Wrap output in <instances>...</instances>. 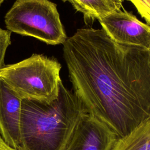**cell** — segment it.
Here are the masks:
<instances>
[{
  "mask_svg": "<svg viewBox=\"0 0 150 150\" xmlns=\"http://www.w3.org/2000/svg\"><path fill=\"white\" fill-rule=\"evenodd\" d=\"M22 100L0 80V135L11 146L21 145Z\"/></svg>",
  "mask_w": 150,
  "mask_h": 150,
  "instance_id": "6",
  "label": "cell"
},
{
  "mask_svg": "<svg viewBox=\"0 0 150 150\" xmlns=\"http://www.w3.org/2000/svg\"><path fill=\"white\" fill-rule=\"evenodd\" d=\"M117 139L105 125L88 114L64 150H111Z\"/></svg>",
  "mask_w": 150,
  "mask_h": 150,
  "instance_id": "7",
  "label": "cell"
},
{
  "mask_svg": "<svg viewBox=\"0 0 150 150\" xmlns=\"http://www.w3.org/2000/svg\"><path fill=\"white\" fill-rule=\"evenodd\" d=\"M11 34L10 31L0 28V70L4 66L5 53L8 46L11 43Z\"/></svg>",
  "mask_w": 150,
  "mask_h": 150,
  "instance_id": "10",
  "label": "cell"
},
{
  "mask_svg": "<svg viewBox=\"0 0 150 150\" xmlns=\"http://www.w3.org/2000/svg\"><path fill=\"white\" fill-rule=\"evenodd\" d=\"M8 30L33 37L48 45L67 39L56 4L49 0H16L5 16Z\"/></svg>",
  "mask_w": 150,
  "mask_h": 150,
  "instance_id": "4",
  "label": "cell"
},
{
  "mask_svg": "<svg viewBox=\"0 0 150 150\" xmlns=\"http://www.w3.org/2000/svg\"><path fill=\"white\" fill-rule=\"evenodd\" d=\"M68 1L83 15L85 22L100 21L110 13L121 9L122 5L112 0H62Z\"/></svg>",
  "mask_w": 150,
  "mask_h": 150,
  "instance_id": "8",
  "label": "cell"
},
{
  "mask_svg": "<svg viewBox=\"0 0 150 150\" xmlns=\"http://www.w3.org/2000/svg\"><path fill=\"white\" fill-rule=\"evenodd\" d=\"M61 68L56 59L33 54L19 62L4 65L0 80L22 100L50 103L59 96Z\"/></svg>",
  "mask_w": 150,
  "mask_h": 150,
  "instance_id": "3",
  "label": "cell"
},
{
  "mask_svg": "<svg viewBox=\"0 0 150 150\" xmlns=\"http://www.w3.org/2000/svg\"><path fill=\"white\" fill-rule=\"evenodd\" d=\"M5 0H0V5L2 4V2L4 1Z\"/></svg>",
  "mask_w": 150,
  "mask_h": 150,
  "instance_id": "14",
  "label": "cell"
},
{
  "mask_svg": "<svg viewBox=\"0 0 150 150\" xmlns=\"http://www.w3.org/2000/svg\"><path fill=\"white\" fill-rule=\"evenodd\" d=\"M73 93L118 138L150 117V56L102 29H79L63 44Z\"/></svg>",
  "mask_w": 150,
  "mask_h": 150,
  "instance_id": "1",
  "label": "cell"
},
{
  "mask_svg": "<svg viewBox=\"0 0 150 150\" xmlns=\"http://www.w3.org/2000/svg\"><path fill=\"white\" fill-rule=\"evenodd\" d=\"M111 150H150V117L125 136L118 138Z\"/></svg>",
  "mask_w": 150,
  "mask_h": 150,
  "instance_id": "9",
  "label": "cell"
},
{
  "mask_svg": "<svg viewBox=\"0 0 150 150\" xmlns=\"http://www.w3.org/2000/svg\"><path fill=\"white\" fill-rule=\"evenodd\" d=\"M131 2L141 16L150 26V0H127Z\"/></svg>",
  "mask_w": 150,
  "mask_h": 150,
  "instance_id": "11",
  "label": "cell"
},
{
  "mask_svg": "<svg viewBox=\"0 0 150 150\" xmlns=\"http://www.w3.org/2000/svg\"><path fill=\"white\" fill-rule=\"evenodd\" d=\"M98 21L102 29L114 42L149 49L150 26L140 21L132 13L120 9Z\"/></svg>",
  "mask_w": 150,
  "mask_h": 150,
  "instance_id": "5",
  "label": "cell"
},
{
  "mask_svg": "<svg viewBox=\"0 0 150 150\" xmlns=\"http://www.w3.org/2000/svg\"><path fill=\"white\" fill-rule=\"evenodd\" d=\"M112 1H115L116 3L118 4L119 5H122V2H123V1H124V0H112Z\"/></svg>",
  "mask_w": 150,
  "mask_h": 150,
  "instance_id": "13",
  "label": "cell"
},
{
  "mask_svg": "<svg viewBox=\"0 0 150 150\" xmlns=\"http://www.w3.org/2000/svg\"><path fill=\"white\" fill-rule=\"evenodd\" d=\"M88 115L84 106L63 84L50 103L22 102L19 150H64Z\"/></svg>",
  "mask_w": 150,
  "mask_h": 150,
  "instance_id": "2",
  "label": "cell"
},
{
  "mask_svg": "<svg viewBox=\"0 0 150 150\" xmlns=\"http://www.w3.org/2000/svg\"><path fill=\"white\" fill-rule=\"evenodd\" d=\"M0 150H19L8 145L0 135Z\"/></svg>",
  "mask_w": 150,
  "mask_h": 150,
  "instance_id": "12",
  "label": "cell"
},
{
  "mask_svg": "<svg viewBox=\"0 0 150 150\" xmlns=\"http://www.w3.org/2000/svg\"><path fill=\"white\" fill-rule=\"evenodd\" d=\"M149 56H150V47H149Z\"/></svg>",
  "mask_w": 150,
  "mask_h": 150,
  "instance_id": "15",
  "label": "cell"
}]
</instances>
